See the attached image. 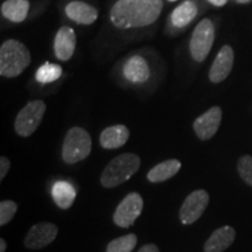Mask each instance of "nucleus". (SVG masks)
<instances>
[{"label":"nucleus","mask_w":252,"mask_h":252,"mask_svg":"<svg viewBox=\"0 0 252 252\" xmlns=\"http://www.w3.org/2000/svg\"><path fill=\"white\" fill-rule=\"evenodd\" d=\"M238 174L245 184L252 187V157L243 156L238 159Z\"/></svg>","instance_id":"nucleus-23"},{"label":"nucleus","mask_w":252,"mask_h":252,"mask_svg":"<svg viewBox=\"0 0 252 252\" xmlns=\"http://www.w3.org/2000/svg\"><path fill=\"white\" fill-rule=\"evenodd\" d=\"M181 168V162L178 159H169L154 166L147 173V180L152 184H159L169 180L176 175Z\"/></svg>","instance_id":"nucleus-17"},{"label":"nucleus","mask_w":252,"mask_h":252,"mask_svg":"<svg viewBox=\"0 0 252 252\" xmlns=\"http://www.w3.org/2000/svg\"><path fill=\"white\" fill-rule=\"evenodd\" d=\"M234 60V49L228 45L223 46L212 64V68H210L209 80L213 83H220L222 81H224L232 70Z\"/></svg>","instance_id":"nucleus-11"},{"label":"nucleus","mask_w":252,"mask_h":252,"mask_svg":"<svg viewBox=\"0 0 252 252\" xmlns=\"http://www.w3.org/2000/svg\"><path fill=\"white\" fill-rule=\"evenodd\" d=\"M138 252H160V250L156 244L149 243V244L143 245V247L139 249V251H138Z\"/></svg>","instance_id":"nucleus-26"},{"label":"nucleus","mask_w":252,"mask_h":252,"mask_svg":"<svg viewBox=\"0 0 252 252\" xmlns=\"http://www.w3.org/2000/svg\"><path fill=\"white\" fill-rule=\"evenodd\" d=\"M76 48V33L69 26H63L56 33L54 40V52L61 61H68L74 55Z\"/></svg>","instance_id":"nucleus-12"},{"label":"nucleus","mask_w":252,"mask_h":252,"mask_svg":"<svg viewBox=\"0 0 252 252\" xmlns=\"http://www.w3.org/2000/svg\"><path fill=\"white\" fill-rule=\"evenodd\" d=\"M123 74L131 83H145L150 78L151 71L146 60L139 55H134L124 64Z\"/></svg>","instance_id":"nucleus-16"},{"label":"nucleus","mask_w":252,"mask_h":252,"mask_svg":"<svg viewBox=\"0 0 252 252\" xmlns=\"http://www.w3.org/2000/svg\"><path fill=\"white\" fill-rule=\"evenodd\" d=\"M130 137V131L125 125H113L104 128L99 135L100 146L105 150H116L124 146Z\"/></svg>","instance_id":"nucleus-15"},{"label":"nucleus","mask_w":252,"mask_h":252,"mask_svg":"<svg viewBox=\"0 0 252 252\" xmlns=\"http://www.w3.org/2000/svg\"><path fill=\"white\" fill-rule=\"evenodd\" d=\"M214 39H215V28L212 20L203 19L195 27L189 43L191 58L196 62H203L212 50Z\"/></svg>","instance_id":"nucleus-6"},{"label":"nucleus","mask_w":252,"mask_h":252,"mask_svg":"<svg viewBox=\"0 0 252 252\" xmlns=\"http://www.w3.org/2000/svg\"><path fill=\"white\" fill-rule=\"evenodd\" d=\"M6 248H7V244H6L5 239L1 238L0 239V252H5Z\"/></svg>","instance_id":"nucleus-28"},{"label":"nucleus","mask_w":252,"mask_h":252,"mask_svg":"<svg viewBox=\"0 0 252 252\" xmlns=\"http://www.w3.org/2000/svg\"><path fill=\"white\" fill-rule=\"evenodd\" d=\"M18 210V204L14 201L5 200L0 203V225L4 226L8 224Z\"/></svg>","instance_id":"nucleus-24"},{"label":"nucleus","mask_w":252,"mask_h":252,"mask_svg":"<svg viewBox=\"0 0 252 252\" xmlns=\"http://www.w3.org/2000/svg\"><path fill=\"white\" fill-rule=\"evenodd\" d=\"M236 238V231L232 226L224 225L216 229L212 236L204 243V252H223L225 251Z\"/></svg>","instance_id":"nucleus-13"},{"label":"nucleus","mask_w":252,"mask_h":252,"mask_svg":"<svg viewBox=\"0 0 252 252\" xmlns=\"http://www.w3.org/2000/svg\"><path fill=\"white\" fill-rule=\"evenodd\" d=\"M30 50L20 41L6 40L0 47V75L4 77H17L31 64Z\"/></svg>","instance_id":"nucleus-2"},{"label":"nucleus","mask_w":252,"mask_h":252,"mask_svg":"<svg viewBox=\"0 0 252 252\" xmlns=\"http://www.w3.org/2000/svg\"><path fill=\"white\" fill-rule=\"evenodd\" d=\"M65 14L70 20L80 25H91L98 18V11L94 6L78 0L69 2L65 7Z\"/></svg>","instance_id":"nucleus-14"},{"label":"nucleus","mask_w":252,"mask_h":252,"mask_svg":"<svg viewBox=\"0 0 252 252\" xmlns=\"http://www.w3.org/2000/svg\"><path fill=\"white\" fill-rule=\"evenodd\" d=\"M46 104L42 100L36 99L28 102L20 112L18 113L14 122V130L20 137H30L37 130L46 112Z\"/></svg>","instance_id":"nucleus-5"},{"label":"nucleus","mask_w":252,"mask_h":252,"mask_svg":"<svg viewBox=\"0 0 252 252\" xmlns=\"http://www.w3.org/2000/svg\"><path fill=\"white\" fill-rule=\"evenodd\" d=\"M140 158L134 153H123L106 165L100 175L104 188H115L126 182L138 172Z\"/></svg>","instance_id":"nucleus-3"},{"label":"nucleus","mask_w":252,"mask_h":252,"mask_svg":"<svg viewBox=\"0 0 252 252\" xmlns=\"http://www.w3.org/2000/svg\"><path fill=\"white\" fill-rule=\"evenodd\" d=\"M236 2H239V4H247V2H250L251 0H235Z\"/></svg>","instance_id":"nucleus-29"},{"label":"nucleus","mask_w":252,"mask_h":252,"mask_svg":"<svg viewBox=\"0 0 252 252\" xmlns=\"http://www.w3.org/2000/svg\"><path fill=\"white\" fill-rule=\"evenodd\" d=\"M9 168H11V161L8 160V158H0V181L4 180L5 176L7 175Z\"/></svg>","instance_id":"nucleus-25"},{"label":"nucleus","mask_w":252,"mask_h":252,"mask_svg":"<svg viewBox=\"0 0 252 252\" xmlns=\"http://www.w3.org/2000/svg\"><path fill=\"white\" fill-rule=\"evenodd\" d=\"M144 208V200L139 193H130L123 198L113 214V222L121 228H130L140 216Z\"/></svg>","instance_id":"nucleus-7"},{"label":"nucleus","mask_w":252,"mask_h":252,"mask_svg":"<svg viewBox=\"0 0 252 252\" xmlns=\"http://www.w3.org/2000/svg\"><path fill=\"white\" fill-rule=\"evenodd\" d=\"M162 6V0H118L110 11V19L121 30L145 27L156 23Z\"/></svg>","instance_id":"nucleus-1"},{"label":"nucleus","mask_w":252,"mask_h":252,"mask_svg":"<svg viewBox=\"0 0 252 252\" xmlns=\"http://www.w3.org/2000/svg\"><path fill=\"white\" fill-rule=\"evenodd\" d=\"M58 234L59 229L54 223H36L27 232L24 239V244L30 250H39L53 243Z\"/></svg>","instance_id":"nucleus-9"},{"label":"nucleus","mask_w":252,"mask_h":252,"mask_svg":"<svg viewBox=\"0 0 252 252\" xmlns=\"http://www.w3.org/2000/svg\"><path fill=\"white\" fill-rule=\"evenodd\" d=\"M52 195L56 206L63 210H67L74 203L75 197H76V191H75L74 187L70 184H68V182L59 181L53 187Z\"/></svg>","instance_id":"nucleus-19"},{"label":"nucleus","mask_w":252,"mask_h":252,"mask_svg":"<svg viewBox=\"0 0 252 252\" xmlns=\"http://www.w3.org/2000/svg\"><path fill=\"white\" fill-rule=\"evenodd\" d=\"M209 194L203 189L194 190L186 197L179 212V217L182 224H193L203 215L204 210L209 204Z\"/></svg>","instance_id":"nucleus-8"},{"label":"nucleus","mask_w":252,"mask_h":252,"mask_svg":"<svg viewBox=\"0 0 252 252\" xmlns=\"http://www.w3.org/2000/svg\"><path fill=\"white\" fill-rule=\"evenodd\" d=\"M91 153V137L82 127H71L65 134L62 145V159L68 165H74L87 159Z\"/></svg>","instance_id":"nucleus-4"},{"label":"nucleus","mask_w":252,"mask_h":252,"mask_svg":"<svg viewBox=\"0 0 252 252\" xmlns=\"http://www.w3.org/2000/svg\"><path fill=\"white\" fill-rule=\"evenodd\" d=\"M197 14V6L194 1L191 0H186L182 2L181 5H179L171 14V20L172 24L175 27L181 28L186 27L189 25L191 21L194 20V18Z\"/></svg>","instance_id":"nucleus-20"},{"label":"nucleus","mask_w":252,"mask_h":252,"mask_svg":"<svg viewBox=\"0 0 252 252\" xmlns=\"http://www.w3.org/2000/svg\"><path fill=\"white\" fill-rule=\"evenodd\" d=\"M220 121H222V109L220 106H213L195 119L193 124L195 134L200 140L212 139L219 131Z\"/></svg>","instance_id":"nucleus-10"},{"label":"nucleus","mask_w":252,"mask_h":252,"mask_svg":"<svg viewBox=\"0 0 252 252\" xmlns=\"http://www.w3.org/2000/svg\"><path fill=\"white\" fill-rule=\"evenodd\" d=\"M62 75V67L56 63L46 62L36 70L35 80L41 84L52 83L56 80H59Z\"/></svg>","instance_id":"nucleus-21"},{"label":"nucleus","mask_w":252,"mask_h":252,"mask_svg":"<svg viewBox=\"0 0 252 252\" xmlns=\"http://www.w3.org/2000/svg\"><path fill=\"white\" fill-rule=\"evenodd\" d=\"M138 238L134 234H128L113 239L106 247V252H132L137 245Z\"/></svg>","instance_id":"nucleus-22"},{"label":"nucleus","mask_w":252,"mask_h":252,"mask_svg":"<svg viewBox=\"0 0 252 252\" xmlns=\"http://www.w3.org/2000/svg\"><path fill=\"white\" fill-rule=\"evenodd\" d=\"M169 1H176V0H169Z\"/></svg>","instance_id":"nucleus-30"},{"label":"nucleus","mask_w":252,"mask_h":252,"mask_svg":"<svg viewBox=\"0 0 252 252\" xmlns=\"http://www.w3.org/2000/svg\"><path fill=\"white\" fill-rule=\"evenodd\" d=\"M28 0H6L1 5L2 17L12 23H23L30 12Z\"/></svg>","instance_id":"nucleus-18"},{"label":"nucleus","mask_w":252,"mask_h":252,"mask_svg":"<svg viewBox=\"0 0 252 252\" xmlns=\"http://www.w3.org/2000/svg\"><path fill=\"white\" fill-rule=\"evenodd\" d=\"M207 1H209L210 4L216 6V7H222L228 2V0H207Z\"/></svg>","instance_id":"nucleus-27"}]
</instances>
